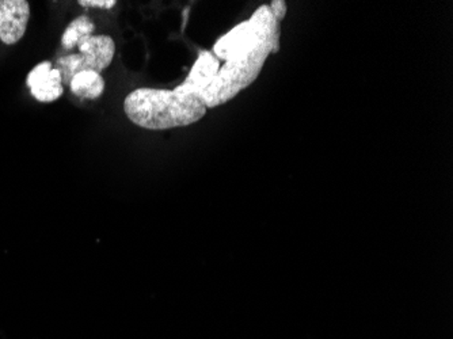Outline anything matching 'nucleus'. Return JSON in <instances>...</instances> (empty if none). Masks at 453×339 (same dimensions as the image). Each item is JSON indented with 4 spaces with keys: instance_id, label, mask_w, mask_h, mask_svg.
Returning <instances> with one entry per match:
<instances>
[{
    "instance_id": "obj_9",
    "label": "nucleus",
    "mask_w": 453,
    "mask_h": 339,
    "mask_svg": "<svg viewBox=\"0 0 453 339\" xmlns=\"http://www.w3.org/2000/svg\"><path fill=\"white\" fill-rule=\"evenodd\" d=\"M81 6L98 7V9H113L116 6V0H79Z\"/></svg>"
},
{
    "instance_id": "obj_7",
    "label": "nucleus",
    "mask_w": 453,
    "mask_h": 339,
    "mask_svg": "<svg viewBox=\"0 0 453 339\" xmlns=\"http://www.w3.org/2000/svg\"><path fill=\"white\" fill-rule=\"evenodd\" d=\"M70 88L73 96L93 101L98 99L105 91V81L96 71H81L71 79Z\"/></svg>"
},
{
    "instance_id": "obj_2",
    "label": "nucleus",
    "mask_w": 453,
    "mask_h": 339,
    "mask_svg": "<svg viewBox=\"0 0 453 339\" xmlns=\"http://www.w3.org/2000/svg\"><path fill=\"white\" fill-rule=\"evenodd\" d=\"M124 112L137 127L165 131L200 121L207 113V106L197 94L178 88L174 90L137 89L124 101Z\"/></svg>"
},
{
    "instance_id": "obj_8",
    "label": "nucleus",
    "mask_w": 453,
    "mask_h": 339,
    "mask_svg": "<svg viewBox=\"0 0 453 339\" xmlns=\"http://www.w3.org/2000/svg\"><path fill=\"white\" fill-rule=\"evenodd\" d=\"M94 29L96 27H94L93 20L88 15H81L68 25L63 38H61V44L65 50H73L83 42L86 38L91 37Z\"/></svg>"
},
{
    "instance_id": "obj_3",
    "label": "nucleus",
    "mask_w": 453,
    "mask_h": 339,
    "mask_svg": "<svg viewBox=\"0 0 453 339\" xmlns=\"http://www.w3.org/2000/svg\"><path fill=\"white\" fill-rule=\"evenodd\" d=\"M79 55L61 58L58 61L63 83L70 84L71 79L81 71H96L101 73L113 61L116 44L109 35H91L78 45Z\"/></svg>"
},
{
    "instance_id": "obj_5",
    "label": "nucleus",
    "mask_w": 453,
    "mask_h": 339,
    "mask_svg": "<svg viewBox=\"0 0 453 339\" xmlns=\"http://www.w3.org/2000/svg\"><path fill=\"white\" fill-rule=\"evenodd\" d=\"M27 84L38 102H55L65 93L60 71L53 68L50 61L35 65L27 75Z\"/></svg>"
},
{
    "instance_id": "obj_10",
    "label": "nucleus",
    "mask_w": 453,
    "mask_h": 339,
    "mask_svg": "<svg viewBox=\"0 0 453 339\" xmlns=\"http://www.w3.org/2000/svg\"><path fill=\"white\" fill-rule=\"evenodd\" d=\"M269 7H271L274 18L281 24L282 19L287 15V4H285L284 0H273Z\"/></svg>"
},
{
    "instance_id": "obj_4",
    "label": "nucleus",
    "mask_w": 453,
    "mask_h": 339,
    "mask_svg": "<svg viewBox=\"0 0 453 339\" xmlns=\"http://www.w3.org/2000/svg\"><path fill=\"white\" fill-rule=\"evenodd\" d=\"M30 6L27 0H0V41L17 44L27 33Z\"/></svg>"
},
{
    "instance_id": "obj_1",
    "label": "nucleus",
    "mask_w": 453,
    "mask_h": 339,
    "mask_svg": "<svg viewBox=\"0 0 453 339\" xmlns=\"http://www.w3.org/2000/svg\"><path fill=\"white\" fill-rule=\"evenodd\" d=\"M281 27L267 4L259 7L250 19L236 25L218 40L213 55L224 60L210 86L201 93L207 109L218 108L235 98L254 83L267 56L280 50Z\"/></svg>"
},
{
    "instance_id": "obj_6",
    "label": "nucleus",
    "mask_w": 453,
    "mask_h": 339,
    "mask_svg": "<svg viewBox=\"0 0 453 339\" xmlns=\"http://www.w3.org/2000/svg\"><path fill=\"white\" fill-rule=\"evenodd\" d=\"M220 70V60L210 50H201L189 75L178 89L187 93L201 96ZM201 98V96H200Z\"/></svg>"
}]
</instances>
